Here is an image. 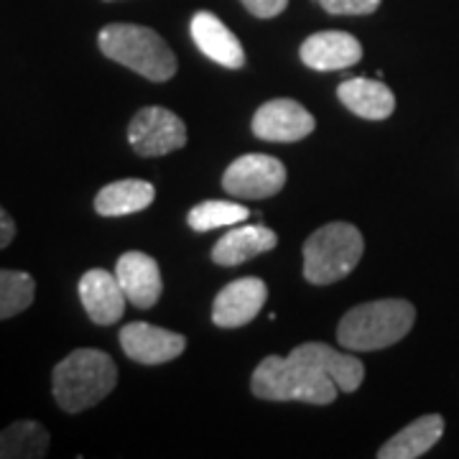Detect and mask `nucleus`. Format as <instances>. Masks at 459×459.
I'll use <instances>...</instances> for the list:
<instances>
[{"label": "nucleus", "mask_w": 459, "mask_h": 459, "mask_svg": "<svg viewBox=\"0 0 459 459\" xmlns=\"http://www.w3.org/2000/svg\"><path fill=\"white\" fill-rule=\"evenodd\" d=\"M117 385V368L115 360L92 347H82L69 352L65 360L54 368L51 391L56 406L66 413H82L95 409L105 401Z\"/></svg>", "instance_id": "nucleus-1"}, {"label": "nucleus", "mask_w": 459, "mask_h": 459, "mask_svg": "<svg viewBox=\"0 0 459 459\" xmlns=\"http://www.w3.org/2000/svg\"><path fill=\"white\" fill-rule=\"evenodd\" d=\"M250 391L263 401H301L314 406H327L340 394L332 377L294 352L289 358H265L250 377Z\"/></svg>", "instance_id": "nucleus-2"}, {"label": "nucleus", "mask_w": 459, "mask_h": 459, "mask_svg": "<svg viewBox=\"0 0 459 459\" xmlns=\"http://www.w3.org/2000/svg\"><path fill=\"white\" fill-rule=\"evenodd\" d=\"M416 322V307L406 299H377L344 314L337 340L350 352H376L401 342Z\"/></svg>", "instance_id": "nucleus-3"}, {"label": "nucleus", "mask_w": 459, "mask_h": 459, "mask_svg": "<svg viewBox=\"0 0 459 459\" xmlns=\"http://www.w3.org/2000/svg\"><path fill=\"white\" fill-rule=\"evenodd\" d=\"M100 51L128 66L148 82H166L177 74V56L153 29L135 23H110L98 36Z\"/></svg>", "instance_id": "nucleus-4"}, {"label": "nucleus", "mask_w": 459, "mask_h": 459, "mask_svg": "<svg viewBox=\"0 0 459 459\" xmlns=\"http://www.w3.org/2000/svg\"><path fill=\"white\" fill-rule=\"evenodd\" d=\"M365 240L350 222H329L309 235L304 243V279L314 286L342 281L360 263Z\"/></svg>", "instance_id": "nucleus-5"}, {"label": "nucleus", "mask_w": 459, "mask_h": 459, "mask_svg": "<svg viewBox=\"0 0 459 459\" xmlns=\"http://www.w3.org/2000/svg\"><path fill=\"white\" fill-rule=\"evenodd\" d=\"M128 143L143 159L166 156L186 146V126L177 113L151 105L133 115L128 126Z\"/></svg>", "instance_id": "nucleus-6"}, {"label": "nucleus", "mask_w": 459, "mask_h": 459, "mask_svg": "<svg viewBox=\"0 0 459 459\" xmlns=\"http://www.w3.org/2000/svg\"><path fill=\"white\" fill-rule=\"evenodd\" d=\"M286 184V169L279 159L265 153H246L235 159L222 174L225 192L238 199H268Z\"/></svg>", "instance_id": "nucleus-7"}, {"label": "nucleus", "mask_w": 459, "mask_h": 459, "mask_svg": "<svg viewBox=\"0 0 459 459\" xmlns=\"http://www.w3.org/2000/svg\"><path fill=\"white\" fill-rule=\"evenodd\" d=\"M314 115L296 100L279 98L263 102L253 115V133L271 143H296L314 131Z\"/></svg>", "instance_id": "nucleus-8"}, {"label": "nucleus", "mask_w": 459, "mask_h": 459, "mask_svg": "<svg viewBox=\"0 0 459 459\" xmlns=\"http://www.w3.org/2000/svg\"><path fill=\"white\" fill-rule=\"evenodd\" d=\"M120 344L133 362L164 365L186 350V337L148 322H131L120 329Z\"/></svg>", "instance_id": "nucleus-9"}, {"label": "nucleus", "mask_w": 459, "mask_h": 459, "mask_svg": "<svg viewBox=\"0 0 459 459\" xmlns=\"http://www.w3.org/2000/svg\"><path fill=\"white\" fill-rule=\"evenodd\" d=\"M268 286L261 279H238L228 283L220 294L214 296L212 322L222 329L243 327L253 322L258 312L265 307Z\"/></svg>", "instance_id": "nucleus-10"}, {"label": "nucleus", "mask_w": 459, "mask_h": 459, "mask_svg": "<svg viewBox=\"0 0 459 459\" xmlns=\"http://www.w3.org/2000/svg\"><path fill=\"white\" fill-rule=\"evenodd\" d=\"M80 299L87 316L100 327L117 325L126 314L128 301L117 276L105 268H92L80 279Z\"/></svg>", "instance_id": "nucleus-11"}, {"label": "nucleus", "mask_w": 459, "mask_h": 459, "mask_svg": "<svg viewBox=\"0 0 459 459\" xmlns=\"http://www.w3.org/2000/svg\"><path fill=\"white\" fill-rule=\"evenodd\" d=\"M115 276L135 309H151L161 299V291H164L161 268L151 255L141 253V250L123 253L115 265Z\"/></svg>", "instance_id": "nucleus-12"}, {"label": "nucleus", "mask_w": 459, "mask_h": 459, "mask_svg": "<svg viewBox=\"0 0 459 459\" xmlns=\"http://www.w3.org/2000/svg\"><path fill=\"white\" fill-rule=\"evenodd\" d=\"M301 62L316 72H337L362 59L360 41L352 33L319 31L301 44Z\"/></svg>", "instance_id": "nucleus-13"}, {"label": "nucleus", "mask_w": 459, "mask_h": 459, "mask_svg": "<svg viewBox=\"0 0 459 459\" xmlns=\"http://www.w3.org/2000/svg\"><path fill=\"white\" fill-rule=\"evenodd\" d=\"M189 31H192L197 49L217 65L228 66V69H240L246 65L243 44L214 13H207V11L195 13L192 23H189Z\"/></svg>", "instance_id": "nucleus-14"}, {"label": "nucleus", "mask_w": 459, "mask_h": 459, "mask_svg": "<svg viewBox=\"0 0 459 459\" xmlns=\"http://www.w3.org/2000/svg\"><path fill=\"white\" fill-rule=\"evenodd\" d=\"M296 358L312 362L325 376H329L342 394H355L365 377V365L350 352H340L325 342H304L291 350Z\"/></svg>", "instance_id": "nucleus-15"}, {"label": "nucleus", "mask_w": 459, "mask_h": 459, "mask_svg": "<svg viewBox=\"0 0 459 459\" xmlns=\"http://www.w3.org/2000/svg\"><path fill=\"white\" fill-rule=\"evenodd\" d=\"M279 246V235L265 225H240L228 230L212 247V261L217 265H240L261 253Z\"/></svg>", "instance_id": "nucleus-16"}, {"label": "nucleus", "mask_w": 459, "mask_h": 459, "mask_svg": "<svg viewBox=\"0 0 459 459\" xmlns=\"http://www.w3.org/2000/svg\"><path fill=\"white\" fill-rule=\"evenodd\" d=\"M337 98L350 113L365 120H385L395 110V95L388 84L368 77H352L337 87Z\"/></svg>", "instance_id": "nucleus-17"}, {"label": "nucleus", "mask_w": 459, "mask_h": 459, "mask_svg": "<svg viewBox=\"0 0 459 459\" xmlns=\"http://www.w3.org/2000/svg\"><path fill=\"white\" fill-rule=\"evenodd\" d=\"M444 419L439 413H427L409 427L401 429L395 437L377 449L380 459H416L424 457L434 444L442 439Z\"/></svg>", "instance_id": "nucleus-18"}, {"label": "nucleus", "mask_w": 459, "mask_h": 459, "mask_svg": "<svg viewBox=\"0 0 459 459\" xmlns=\"http://www.w3.org/2000/svg\"><path fill=\"white\" fill-rule=\"evenodd\" d=\"M156 197L153 184L143 179H120L105 184L95 197V212L102 217H126L151 207Z\"/></svg>", "instance_id": "nucleus-19"}, {"label": "nucleus", "mask_w": 459, "mask_h": 459, "mask_svg": "<svg viewBox=\"0 0 459 459\" xmlns=\"http://www.w3.org/2000/svg\"><path fill=\"white\" fill-rule=\"evenodd\" d=\"M49 452V431L39 421L21 419L0 431V459H41Z\"/></svg>", "instance_id": "nucleus-20"}, {"label": "nucleus", "mask_w": 459, "mask_h": 459, "mask_svg": "<svg viewBox=\"0 0 459 459\" xmlns=\"http://www.w3.org/2000/svg\"><path fill=\"white\" fill-rule=\"evenodd\" d=\"M247 207L238 204V202H222V199H210V202H199L197 207L189 212L186 222L189 228L197 232H207V230L230 228V225H240L247 220Z\"/></svg>", "instance_id": "nucleus-21"}, {"label": "nucleus", "mask_w": 459, "mask_h": 459, "mask_svg": "<svg viewBox=\"0 0 459 459\" xmlns=\"http://www.w3.org/2000/svg\"><path fill=\"white\" fill-rule=\"evenodd\" d=\"M36 296V281L23 271L0 268V319H11L26 312Z\"/></svg>", "instance_id": "nucleus-22"}, {"label": "nucleus", "mask_w": 459, "mask_h": 459, "mask_svg": "<svg viewBox=\"0 0 459 459\" xmlns=\"http://www.w3.org/2000/svg\"><path fill=\"white\" fill-rule=\"evenodd\" d=\"M316 3L334 16H370L380 8V0H316Z\"/></svg>", "instance_id": "nucleus-23"}, {"label": "nucleus", "mask_w": 459, "mask_h": 459, "mask_svg": "<svg viewBox=\"0 0 459 459\" xmlns=\"http://www.w3.org/2000/svg\"><path fill=\"white\" fill-rule=\"evenodd\" d=\"M255 18H276L286 11L289 0H240Z\"/></svg>", "instance_id": "nucleus-24"}, {"label": "nucleus", "mask_w": 459, "mask_h": 459, "mask_svg": "<svg viewBox=\"0 0 459 459\" xmlns=\"http://www.w3.org/2000/svg\"><path fill=\"white\" fill-rule=\"evenodd\" d=\"M13 238H16V222H13V217L5 212L3 204H0V250L11 246Z\"/></svg>", "instance_id": "nucleus-25"}]
</instances>
